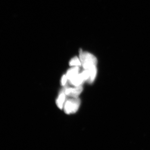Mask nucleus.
Instances as JSON below:
<instances>
[{"label":"nucleus","instance_id":"nucleus-8","mask_svg":"<svg viewBox=\"0 0 150 150\" xmlns=\"http://www.w3.org/2000/svg\"><path fill=\"white\" fill-rule=\"evenodd\" d=\"M68 80L66 75H64L61 79V84L62 86H65L67 84Z\"/></svg>","mask_w":150,"mask_h":150},{"label":"nucleus","instance_id":"nucleus-1","mask_svg":"<svg viewBox=\"0 0 150 150\" xmlns=\"http://www.w3.org/2000/svg\"><path fill=\"white\" fill-rule=\"evenodd\" d=\"M79 58L83 69L90 70L97 68V59L93 54L81 49L79 51Z\"/></svg>","mask_w":150,"mask_h":150},{"label":"nucleus","instance_id":"nucleus-3","mask_svg":"<svg viewBox=\"0 0 150 150\" xmlns=\"http://www.w3.org/2000/svg\"><path fill=\"white\" fill-rule=\"evenodd\" d=\"M83 90L82 85L74 86V87H69L65 86L62 89L67 96L69 97L78 98Z\"/></svg>","mask_w":150,"mask_h":150},{"label":"nucleus","instance_id":"nucleus-7","mask_svg":"<svg viewBox=\"0 0 150 150\" xmlns=\"http://www.w3.org/2000/svg\"><path fill=\"white\" fill-rule=\"evenodd\" d=\"M69 64L70 67H81L80 59L78 57H74L70 60Z\"/></svg>","mask_w":150,"mask_h":150},{"label":"nucleus","instance_id":"nucleus-4","mask_svg":"<svg viewBox=\"0 0 150 150\" xmlns=\"http://www.w3.org/2000/svg\"><path fill=\"white\" fill-rule=\"evenodd\" d=\"M80 72V68L79 67H72L68 70L66 75L69 81L77 76Z\"/></svg>","mask_w":150,"mask_h":150},{"label":"nucleus","instance_id":"nucleus-5","mask_svg":"<svg viewBox=\"0 0 150 150\" xmlns=\"http://www.w3.org/2000/svg\"><path fill=\"white\" fill-rule=\"evenodd\" d=\"M68 81L70 85L74 86H78L82 85L85 82L81 76L80 72L77 76L71 79Z\"/></svg>","mask_w":150,"mask_h":150},{"label":"nucleus","instance_id":"nucleus-2","mask_svg":"<svg viewBox=\"0 0 150 150\" xmlns=\"http://www.w3.org/2000/svg\"><path fill=\"white\" fill-rule=\"evenodd\" d=\"M80 104L81 100L79 97H70L65 101L63 107L64 111L67 114L74 113L79 110Z\"/></svg>","mask_w":150,"mask_h":150},{"label":"nucleus","instance_id":"nucleus-6","mask_svg":"<svg viewBox=\"0 0 150 150\" xmlns=\"http://www.w3.org/2000/svg\"><path fill=\"white\" fill-rule=\"evenodd\" d=\"M66 96L64 93L62 91H60L59 96L56 100L57 106L60 109H62L64 107V104L66 100Z\"/></svg>","mask_w":150,"mask_h":150}]
</instances>
